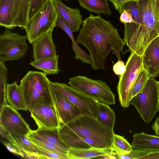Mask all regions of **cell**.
Returning <instances> with one entry per match:
<instances>
[{
  "instance_id": "cell-16",
  "label": "cell",
  "mask_w": 159,
  "mask_h": 159,
  "mask_svg": "<svg viewBox=\"0 0 159 159\" xmlns=\"http://www.w3.org/2000/svg\"><path fill=\"white\" fill-rule=\"evenodd\" d=\"M54 1L58 14L63 19L73 32L78 31L83 21L79 9L68 7L61 0H54Z\"/></svg>"
},
{
  "instance_id": "cell-15",
  "label": "cell",
  "mask_w": 159,
  "mask_h": 159,
  "mask_svg": "<svg viewBox=\"0 0 159 159\" xmlns=\"http://www.w3.org/2000/svg\"><path fill=\"white\" fill-rule=\"evenodd\" d=\"M33 51V58L34 60L53 57L57 54L56 46L52 37V32H50L31 43Z\"/></svg>"
},
{
  "instance_id": "cell-7",
  "label": "cell",
  "mask_w": 159,
  "mask_h": 159,
  "mask_svg": "<svg viewBox=\"0 0 159 159\" xmlns=\"http://www.w3.org/2000/svg\"><path fill=\"white\" fill-rule=\"evenodd\" d=\"M69 85L97 101L108 105L115 103V96L111 88L102 80H95L84 76L70 78Z\"/></svg>"
},
{
  "instance_id": "cell-22",
  "label": "cell",
  "mask_w": 159,
  "mask_h": 159,
  "mask_svg": "<svg viewBox=\"0 0 159 159\" xmlns=\"http://www.w3.org/2000/svg\"><path fill=\"white\" fill-rule=\"evenodd\" d=\"M112 152L111 148H97L91 147L84 149L70 148L68 151L67 155L69 159H91Z\"/></svg>"
},
{
  "instance_id": "cell-23",
  "label": "cell",
  "mask_w": 159,
  "mask_h": 159,
  "mask_svg": "<svg viewBox=\"0 0 159 159\" xmlns=\"http://www.w3.org/2000/svg\"><path fill=\"white\" fill-rule=\"evenodd\" d=\"M6 138L25 155V158L27 152H37L41 154L38 146L27 136H20L8 133Z\"/></svg>"
},
{
  "instance_id": "cell-21",
  "label": "cell",
  "mask_w": 159,
  "mask_h": 159,
  "mask_svg": "<svg viewBox=\"0 0 159 159\" xmlns=\"http://www.w3.org/2000/svg\"><path fill=\"white\" fill-rule=\"evenodd\" d=\"M56 27H58L63 30L70 39L72 43V48L75 53V58L82 62L91 64L90 55L87 54L78 45L73 35L72 30L63 19L58 15L56 23Z\"/></svg>"
},
{
  "instance_id": "cell-14",
  "label": "cell",
  "mask_w": 159,
  "mask_h": 159,
  "mask_svg": "<svg viewBox=\"0 0 159 159\" xmlns=\"http://www.w3.org/2000/svg\"><path fill=\"white\" fill-rule=\"evenodd\" d=\"M143 69L151 77L159 76V36L153 39L142 56Z\"/></svg>"
},
{
  "instance_id": "cell-8",
  "label": "cell",
  "mask_w": 159,
  "mask_h": 159,
  "mask_svg": "<svg viewBox=\"0 0 159 159\" xmlns=\"http://www.w3.org/2000/svg\"><path fill=\"white\" fill-rule=\"evenodd\" d=\"M125 66V71L120 76L117 87L119 101L124 108L130 104V96L134 83L139 72L143 69L142 56L131 53Z\"/></svg>"
},
{
  "instance_id": "cell-13",
  "label": "cell",
  "mask_w": 159,
  "mask_h": 159,
  "mask_svg": "<svg viewBox=\"0 0 159 159\" xmlns=\"http://www.w3.org/2000/svg\"><path fill=\"white\" fill-rule=\"evenodd\" d=\"M51 92L54 105L60 122L66 124L82 113L80 109L68 98L56 91L51 84Z\"/></svg>"
},
{
  "instance_id": "cell-17",
  "label": "cell",
  "mask_w": 159,
  "mask_h": 159,
  "mask_svg": "<svg viewBox=\"0 0 159 159\" xmlns=\"http://www.w3.org/2000/svg\"><path fill=\"white\" fill-rule=\"evenodd\" d=\"M60 136L65 143L70 148H88L91 147L107 148L106 146L92 139L80 136L69 132L59 130Z\"/></svg>"
},
{
  "instance_id": "cell-20",
  "label": "cell",
  "mask_w": 159,
  "mask_h": 159,
  "mask_svg": "<svg viewBox=\"0 0 159 159\" xmlns=\"http://www.w3.org/2000/svg\"><path fill=\"white\" fill-rule=\"evenodd\" d=\"M6 96L7 103L10 105L17 110L27 111L21 88L16 81L7 84Z\"/></svg>"
},
{
  "instance_id": "cell-38",
  "label": "cell",
  "mask_w": 159,
  "mask_h": 159,
  "mask_svg": "<svg viewBox=\"0 0 159 159\" xmlns=\"http://www.w3.org/2000/svg\"><path fill=\"white\" fill-rule=\"evenodd\" d=\"M3 143L6 148L11 152L25 158V155L11 143L5 141Z\"/></svg>"
},
{
  "instance_id": "cell-19",
  "label": "cell",
  "mask_w": 159,
  "mask_h": 159,
  "mask_svg": "<svg viewBox=\"0 0 159 159\" xmlns=\"http://www.w3.org/2000/svg\"><path fill=\"white\" fill-rule=\"evenodd\" d=\"M134 149L146 150H159V136L144 132L134 134L131 144Z\"/></svg>"
},
{
  "instance_id": "cell-3",
  "label": "cell",
  "mask_w": 159,
  "mask_h": 159,
  "mask_svg": "<svg viewBox=\"0 0 159 159\" xmlns=\"http://www.w3.org/2000/svg\"><path fill=\"white\" fill-rule=\"evenodd\" d=\"M50 82L43 72L34 71H29L20 80L19 85L30 112L37 103L54 105Z\"/></svg>"
},
{
  "instance_id": "cell-30",
  "label": "cell",
  "mask_w": 159,
  "mask_h": 159,
  "mask_svg": "<svg viewBox=\"0 0 159 159\" xmlns=\"http://www.w3.org/2000/svg\"><path fill=\"white\" fill-rule=\"evenodd\" d=\"M26 136L38 146L48 150L67 154V151L41 137L37 134L35 130H32Z\"/></svg>"
},
{
  "instance_id": "cell-35",
  "label": "cell",
  "mask_w": 159,
  "mask_h": 159,
  "mask_svg": "<svg viewBox=\"0 0 159 159\" xmlns=\"http://www.w3.org/2000/svg\"><path fill=\"white\" fill-rule=\"evenodd\" d=\"M37 146L40 150L41 154L44 155L47 159H69L66 154L48 150Z\"/></svg>"
},
{
  "instance_id": "cell-25",
  "label": "cell",
  "mask_w": 159,
  "mask_h": 159,
  "mask_svg": "<svg viewBox=\"0 0 159 159\" xmlns=\"http://www.w3.org/2000/svg\"><path fill=\"white\" fill-rule=\"evenodd\" d=\"M59 55L39 60H34L30 64L36 69L41 70L45 75H54L60 71L58 68Z\"/></svg>"
},
{
  "instance_id": "cell-27",
  "label": "cell",
  "mask_w": 159,
  "mask_h": 159,
  "mask_svg": "<svg viewBox=\"0 0 159 159\" xmlns=\"http://www.w3.org/2000/svg\"><path fill=\"white\" fill-rule=\"evenodd\" d=\"M99 107L97 119L102 124L113 131L116 121L115 114L109 105L98 102Z\"/></svg>"
},
{
  "instance_id": "cell-18",
  "label": "cell",
  "mask_w": 159,
  "mask_h": 159,
  "mask_svg": "<svg viewBox=\"0 0 159 159\" xmlns=\"http://www.w3.org/2000/svg\"><path fill=\"white\" fill-rule=\"evenodd\" d=\"M31 0H14L12 26L24 29L28 21Z\"/></svg>"
},
{
  "instance_id": "cell-29",
  "label": "cell",
  "mask_w": 159,
  "mask_h": 159,
  "mask_svg": "<svg viewBox=\"0 0 159 159\" xmlns=\"http://www.w3.org/2000/svg\"><path fill=\"white\" fill-rule=\"evenodd\" d=\"M59 129L52 130H35L37 134L43 139L61 148L68 152L70 148L61 139L59 131Z\"/></svg>"
},
{
  "instance_id": "cell-1",
  "label": "cell",
  "mask_w": 159,
  "mask_h": 159,
  "mask_svg": "<svg viewBox=\"0 0 159 159\" xmlns=\"http://www.w3.org/2000/svg\"><path fill=\"white\" fill-rule=\"evenodd\" d=\"M77 42L88 50L92 67L94 70L105 68L107 57L112 51L118 61L121 60L120 53L123 52L125 44L117 29L110 22L99 15L91 14L83 20Z\"/></svg>"
},
{
  "instance_id": "cell-31",
  "label": "cell",
  "mask_w": 159,
  "mask_h": 159,
  "mask_svg": "<svg viewBox=\"0 0 159 159\" xmlns=\"http://www.w3.org/2000/svg\"><path fill=\"white\" fill-rule=\"evenodd\" d=\"M111 148L113 152L118 155L128 154L133 149L131 145L124 137L115 134Z\"/></svg>"
},
{
  "instance_id": "cell-42",
  "label": "cell",
  "mask_w": 159,
  "mask_h": 159,
  "mask_svg": "<svg viewBox=\"0 0 159 159\" xmlns=\"http://www.w3.org/2000/svg\"><path fill=\"white\" fill-rule=\"evenodd\" d=\"M94 159H117L116 154L114 152H112L106 155L97 157Z\"/></svg>"
},
{
  "instance_id": "cell-36",
  "label": "cell",
  "mask_w": 159,
  "mask_h": 159,
  "mask_svg": "<svg viewBox=\"0 0 159 159\" xmlns=\"http://www.w3.org/2000/svg\"><path fill=\"white\" fill-rule=\"evenodd\" d=\"M46 0H31L28 14V20L32 18L37 13Z\"/></svg>"
},
{
  "instance_id": "cell-9",
  "label": "cell",
  "mask_w": 159,
  "mask_h": 159,
  "mask_svg": "<svg viewBox=\"0 0 159 159\" xmlns=\"http://www.w3.org/2000/svg\"><path fill=\"white\" fill-rule=\"evenodd\" d=\"M27 35L22 36L6 30L0 35V61L5 63L23 57L28 49Z\"/></svg>"
},
{
  "instance_id": "cell-34",
  "label": "cell",
  "mask_w": 159,
  "mask_h": 159,
  "mask_svg": "<svg viewBox=\"0 0 159 159\" xmlns=\"http://www.w3.org/2000/svg\"><path fill=\"white\" fill-rule=\"evenodd\" d=\"M152 150L132 149L129 153L125 155L116 154L117 159H143Z\"/></svg>"
},
{
  "instance_id": "cell-24",
  "label": "cell",
  "mask_w": 159,
  "mask_h": 159,
  "mask_svg": "<svg viewBox=\"0 0 159 159\" xmlns=\"http://www.w3.org/2000/svg\"><path fill=\"white\" fill-rule=\"evenodd\" d=\"M14 0H0V25L9 29L12 26Z\"/></svg>"
},
{
  "instance_id": "cell-5",
  "label": "cell",
  "mask_w": 159,
  "mask_h": 159,
  "mask_svg": "<svg viewBox=\"0 0 159 159\" xmlns=\"http://www.w3.org/2000/svg\"><path fill=\"white\" fill-rule=\"evenodd\" d=\"M58 14L54 0H47L40 9L28 20L24 28L29 43L31 44L56 27Z\"/></svg>"
},
{
  "instance_id": "cell-45",
  "label": "cell",
  "mask_w": 159,
  "mask_h": 159,
  "mask_svg": "<svg viewBox=\"0 0 159 159\" xmlns=\"http://www.w3.org/2000/svg\"><path fill=\"white\" fill-rule=\"evenodd\" d=\"M0 132L1 135L3 138H6L8 133L5 132L1 127H0Z\"/></svg>"
},
{
  "instance_id": "cell-2",
  "label": "cell",
  "mask_w": 159,
  "mask_h": 159,
  "mask_svg": "<svg viewBox=\"0 0 159 159\" xmlns=\"http://www.w3.org/2000/svg\"><path fill=\"white\" fill-rule=\"evenodd\" d=\"M140 24L135 28H124V41L131 53L142 56L148 45L159 36L155 0H136Z\"/></svg>"
},
{
  "instance_id": "cell-39",
  "label": "cell",
  "mask_w": 159,
  "mask_h": 159,
  "mask_svg": "<svg viewBox=\"0 0 159 159\" xmlns=\"http://www.w3.org/2000/svg\"><path fill=\"white\" fill-rule=\"evenodd\" d=\"M120 20L124 25L128 23L134 22L131 15L129 12L125 10L124 11L120 14Z\"/></svg>"
},
{
  "instance_id": "cell-46",
  "label": "cell",
  "mask_w": 159,
  "mask_h": 159,
  "mask_svg": "<svg viewBox=\"0 0 159 159\" xmlns=\"http://www.w3.org/2000/svg\"><path fill=\"white\" fill-rule=\"evenodd\" d=\"M65 0V1H69V0Z\"/></svg>"
},
{
  "instance_id": "cell-44",
  "label": "cell",
  "mask_w": 159,
  "mask_h": 159,
  "mask_svg": "<svg viewBox=\"0 0 159 159\" xmlns=\"http://www.w3.org/2000/svg\"><path fill=\"white\" fill-rule=\"evenodd\" d=\"M155 2L157 19L158 30L159 34V0H155Z\"/></svg>"
},
{
  "instance_id": "cell-43",
  "label": "cell",
  "mask_w": 159,
  "mask_h": 159,
  "mask_svg": "<svg viewBox=\"0 0 159 159\" xmlns=\"http://www.w3.org/2000/svg\"><path fill=\"white\" fill-rule=\"evenodd\" d=\"M152 128L155 132L156 135L159 136V116L156 119Z\"/></svg>"
},
{
  "instance_id": "cell-33",
  "label": "cell",
  "mask_w": 159,
  "mask_h": 159,
  "mask_svg": "<svg viewBox=\"0 0 159 159\" xmlns=\"http://www.w3.org/2000/svg\"><path fill=\"white\" fill-rule=\"evenodd\" d=\"M150 77L148 74L143 69L140 71L132 90L130 98V101L133 98L142 90Z\"/></svg>"
},
{
  "instance_id": "cell-10",
  "label": "cell",
  "mask_w": 159,
  "mask_h": 159,
  "mask_svg": "<svg viewBox=\"0 0 159 159\" xmlns=\"http://www.w3.org/2000/svg\"><path fill=\"white\" fill-rule=\"evenodd\" d=\"M52 87L66 97L84 113L97 119L98 110V101L78 91L65 83L51 82Z\"/></svg>"
},
{
  "instance_id": "cell-12",
  "label": "cell",
  "mask_w": 159,
  "mask_h": 159,
  "mask_svg": "<svg viewBox=\"0 0 159 159\" xmlns=\"http://www.w3.org/2000/svg\"><path fill=\"white\" fill-rule=\"evenodd\" d=\"M30 113L38 129H59L61 126L54 105L37 103L34 105Z\"/></svg>"
},
{
  "instance_id": "cell-47",
  "label": "cell",
  "mask_w": 159,
  "mask_h": 159,
  "mask_svg": "<svg viewBox=\"0 0 159 159\" xmlns=\"http://www.w3.org/2000/svg\"><path fill=\"white\" fill-rule=\"evenodd\" d=\"M158 83H159V81H158Z\"/></svg>"
},
{
  "instance_id": "cell-4",
  "label": "cell",
  "mask_w": 159,
  "mask_h": 159,
  "mask_svg": "<svg viewBox=\"0 0 159 159\" xmlns=\"http://www.w3.org/2000/svg\"><path fill=\"white\" fill-rule=\"evenodd\" d=\"M59 130L92 139L107 148L111 147L114 134V131L103 125L96 119L84 113L62 125Z\"/></svg>"
},
{
  "instance_id": "cell-37",
  "label": "cell",
  "mask_w": 159,
  "mask_h": 159,
  "mask_svg": "<svg viewBox=\"0 0 159 159\" xmlns=\"http://www.w3.org/2000/svg\"><path fill=\"white\" fill-rule=\"evenodd\" d=\"M126 70V66L124 61H118L113 67V70L115 74L118 75H121L123 74Z\"/></svg>"
},
{
  "instance_id": "cell-26",
  "label": "cell",
  "mask_w": 159,
  "mask_h": 159,
  "mask_svg": "<svg viewBox=\"0 0 159 159\" xmlns=\"http://www.w3.org/2000/svg\"><path fill=\"white\" fill-rule=\"evenodd\" d=\"M108 0H78L80 7L90 12L102 13L107 15L111 14L108 3Z\"/></svg>"
},
{
  "instance_id": "cell-11",
  "label": "cell",
  "mask_w": 159,
  "mask_h": 159,
  "mask_svg": "<svg viewBox=\"0 0 159 159\" xmlns=\"http://www.w3.org/2000/svg\"><path fill=\"white\" fill-rule=\"evenodd\" d=\"M0 126L7 133L22 136L32 131L17 110L7 104L0 109Z\"/></svg>"
},
{
  "instance_id": "cell-40",
  "label": "cell",
  "mask_w": 159,
  "mask_h": 159,
  "mask_svg": "<svg viewBox=\"0 0 159 159\" xmlns=\"http://www.w3.org/2000/svg\"><path fill=\"white\" fill-rule=\"evenodd\" d=\"M143 159H159V150L151 151Z\"/></svg>"
},
{
  "instance_id": "cell-28",
  "label": "cell",
  "mask_w": 159,
  "mask_h": 159,
  "mask_svg": "<svg viewBox=\"0 0 159 159\" xmlns=\"http://www.w3.org/2000/svg\"><path fill=\"white\" fill-rule=\"evenodd\" d=\"M125 10L130 13L134 21V22L125 24V28L132 29L139 26L140 24V18L136 0H131L126 2L122 5L118 11L120 14Z\"/></svg>"
},
{
  "instance_id": "cell-41",
  "label": "cell",
  "mask_w": 159,
  "mask_h": 159,
  "mask_svg": "<svg viewBox=\"0 0 159 159\" xmlns=\"http://www.w3.org/2000/svg\"><path fill=\"white\" fill-rule=\"evenodd\" d=\"M114 5L116 10L118 11L120 7L126 2L131 0H108Z\"/></svg>"
},
{
  "instance_id": "cell-6",
  "label": "cell",
  "mask_w": 159,
  "mask_h": 159,
  "mask_svg": "<svg viewBox=\"0 0 159 159\" xmlns=\"http://www.w3.org/2000/svg\"><path fill=\"white\" fill-rule=\"evenodd\" d=\"M130 104L145 122H151L159 111L158 81L150 77L142 90L132 99Z\"/></svg>"
},
{
  "instance_id": "cell-32",
  "label": "cell",
  "mask_w": 159,
  "mask_h": 159,
  "mask_svg": "<svg viewBox=\"0 0 159 159\" xmlns=\"http://www.w3.org/2000/svg\"><path fill=\"white\" fill-rule=\"evenodd\" d=\"M8 70L4 63L0 61V109L7 104L6 92L7 85Z\"/></svg>"
}]
</instances>
